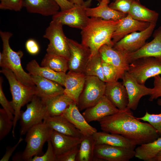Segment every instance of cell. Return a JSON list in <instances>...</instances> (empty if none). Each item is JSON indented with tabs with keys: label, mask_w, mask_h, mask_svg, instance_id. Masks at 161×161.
I'll return each instance as SVG.
<instances>
[{
	"label": "cell",
	"mask_w": 161,
	"mask_h": 161,
	"mask_svg": "<svg viewBox=\"0 0 161 161\" xmlns=\"http://www.w3.org/2000/svg\"><path fill=\"white\" fill-rule=\"evenodd\" d=\"M140 120L127 107L98 121L103 131L122 135L137 145L152 142L159 137L157 131L151 124Z\"/></svg>",
	"instance_id": "cell-1"
},
{
	"label": "cell",
	"mask_w": 161,
	"mask_h": 161,
	"mask_svg": "<svg viewBox=\"0 0 161 161\" xmlns=\"http://www.w3.org/2000/svg\"><path fill=\"white\" fill-rule=\"evenodd\" d=\"M120 20H106L90 17L86 26L81 30L80 34L81 43L90 49L91 56L97 53L104 45L113 47L114 44L112 37Z\"/></svg>",
	"instance_id": "cell-2"
},
{
	"label": "cell",
	"mask_w": 161,
	"mask_h": 161,
	"mask_svg": "<svg viewBox=\"0 0 161 161\" xmlns=\"http://www.w3.org/2000/svg\"><path fill=\"white\" fill-rule=\"evenodd\" d=\"M0 35L3 44L2 52H0V66L11 70L18 80L25 85L35 86L31 75L25 72L22 66L21 59L23 55V52L15 51L10 46L9 40L13 34L0 31Z\"/></svg>",
	"instance_id": "cell-3"
},
{
	"label": "cell",
	"mask_w": 161,
	"mask_h": 161,
	"mask_svg": "<svg viewBox=\"0 0 161 161\" xmlns=\"http://www.w3.org/2000/svg\"><path fill=\"white\" fill-rule=\"evenodd\" d=\"M0 72L7 79L12 97L11 101L15 110L13 126L12 130L13 137H15V129L17 121L19 120L21 107L30 102L35 95L36 86H29L25 85L17 78L10 69L2 67Z\"/></svg>",
	"instance_id": "cell-4"
},
{
	"label": "cell",
	"mask_w": 161,
	"mask_h": 161,
	"mask_svg": "<svg viewBox=\"0 0 161 161\" xmlns=\"http://www.w3.org/2000/svg\"><path fill=\"white\" fill-rule=\"evenodd\" d=\"M53 130L43 121L30 128L26 134L25 149L22 152L16 154V160L30 161L33 157L40 154L45 143L50 140Z\"/></svg>",
	"instance_id": "cell-5"
},
{
	"label": "cell",
	"mask_w": 161,
	"mask_h": 161,
	"mask_svg": "<svg viewBox=\"0 0 161 161\" xmlns=\"http://www.w3.org/2000/svg\"><path fill=\"white\" fill-rule=\"evenodd\" d=\"M63 25L52 20L46 28L43 37L49 41L46 49L47 53L62 56L68 60L70 55L69 49Z\"/></svg>",
	"instance_id": "cell-6"
},
{
	"label": "cell",
	"mask_w": 161,
	"mask_h": 161,
	"mask_svg": "<svg viewBox=\"0 0 161 161\" xmlns=\"http://www.w3.org/2000/svg\"><path fill=\"white\" fill-rule=\"evenodd\" d=\"M27 105L24 111H21L20 117L21 135L26 134L32 127L43 122L47 114V107L43 100L34 95Z\"/></svg>",
	"instance_id": "cell-7"
},
{
	"label": "cell",
	"mask_w": 161,
	"mask_h": 161,
	"mask_svg": "<svg viewBox=\"0 0 161 161\" xmlns=\"http://www.w3.org/2000/svg\"><path fill=\"white\" fill-rule=\"evenodd\" d=\"M106 83L95 76H86L77 106L80 111L96 104L105 95Z\"/></svg>",
	"instance_id": "cell-8"
},
{
	"label": "cell",
	"mask_w": 161,
	"mask_h": 161,
	"mask_svg": "<svg viewBox=\"0 0 161 161\" xmlns=\"http://www.w3.org/2000/svg\"><path fill=\"white\" fill-rule=\"evenodd\" d=\"M127 71L138 83L144 85L148 78L161 75V62L153 57L140 58L129 64Z\"/></svg>",
	"instance_id": "cell-9"
},
{
	"label": "cell",
	"mask_w": 161,
	"mask_h": 161,
	"mask_svg": "<svg viewBox=\"0 0 161 161\" xmlns=\"http://www.w3.org/2000/svg\"><path fill=\"white\" fill-rule=\"evenodd\" d=\"M156 26L155 23H150L144 30L130 33L115 44L113 47L124 54L136 51L145 44L146 41L153 34Z\"/></svg>",
	"instance_id": "cell-10"
},
{
	"label": "cell",
	"mask_w": 161,
	"mask_h": 161,
	"mask_svg": "<svg viewBox=\"0 0 161 161\" xmlns=\"http://www.w3.org/2000/svg\"><path fill=\"white\" fill-rule=\"evenodd\" d=\"M84 5L75 6L72 7L59 11L52 16V20L63 25L81 29L87 24L90 17L87 15Z\"/></svg>",
	"instance_id": "cell-11"
},
{
	"label": "cell",
	"mask_w": 161,
	"mask_h": 161,
	"mask_svg": "<svg viewBox=\"0 0 161 161\" xmlns=\"http://www.w3.org/2000/svg\"><path fill=\"white\" fill-rule=\"evenodd\" d=\"M134 149L105 144L95 145L93 160L129 161L135 157Z\"/></svg>",
	"instance_id": "cell-12"
},
{
	"label": "cell",
	"mask_w": 161,
	"mask_h": 161,
	"mask_svg": "<svg viewBox=\"0 0 161 161\" xmlns=\"http://www.w3.org/2000/svg\"><path fill=\"white\" fill-rule=\"evenodd\" d=\"M70 52L68 60L69 71L83 73L86 64L91 56L90 49L82 43L67 38Z\"/></svg>",
	"instance_id": "cell-13"
},
{
	"label": "cell",
	"mask_w": 161,
	"mask_h": 161,
	"mask_svg": "<svg viewBox=\"0 0 161 161\" xmlns=\"http://www.w3.org/2000/svg\"><path fill=\"white\" fill-rule=\"evenodd\" d=\"M121 79L128 95L129 103L127 107L135 110L137 107L140 99L143 96L150 95L152 88H148L145 85L138 83L127 71L125 72Z\"/></svg>",
	"instance_id": "cell-14"
},
{
	"label": "cell",
	"mask_w": 161,
	"mask_h": 161,
	"mask_svg": "<svg viewBox=\"0 0 161 161\" xmlns=\"http://www.w3.org/2000/svg\"><path fill=\"white\" fill-rule=\"evenodd\" d=\"M153 32V39L151 41L146 43L136 51L125 54L128 64L138 58L149 57H154L161 62V26Z\"/></svg>",
	"instance_id": "cell-15"
},
{
	"label": "cell",
	"mask_w": 161,
	"mask_h": 161,
	"mask_svg": "<svg viewBox=\"0 0 161 161\" xmlns=\"http://www.w3.org/2000/svg\"><path fill=\"white\" fill-rule=\"evenodd\" d=\"M98 52L102 60L112 65L117 71L119 79H121L129 68V64L126 61L125 54L106 44L102 46Z\"/></svg>",
	"instance_id": "cell-16"
},
{
	"label": "cell",
	"mask_w": 161,
	"mask_h": 161,
	"mask_svg": "<svg viewBox=\"0 0 161 161\" xmlns=\"http://www.w3.org/2000/svg\"><path fill=\"white\" fill-rule=\"evenodd\" d=\"M120 111L105 95L94 105L87 108L82 113L88 123L98 121Z\"/></svg>",
	"instance_id": "cell-17"
},
{
	"label": "cell",
	"mask_w": 161,
	"mask_h": 161,
	"mask_svg": "<svg viewBox=\"0 0 161 161\" xmlns=\"http://www.w3.org/2000/svg\"><path fill=\"white\" fill-rule=\"evenodd\" d=\"M150 24L134 19L127 14L120 20L112 35V42L114 44L130 33L144 30L149 26Z\"/></svg>",
	"instance_id": "cell-18"
},
{
	"label": "cell",
	"mask_w": 161,
	"mask_h": 161,
	"mask_svg": "<svg viewBox=\"0 0 161 161\" xmlns=\"http://www.w3.org/2000/svg\"><path fill=\"white\" fill-rule=\"evenodd\" d=\"M77 104H71L62 115L72 123L84 136H89L97 131L96 129L89 124L80 112Z\"/></svg>",
	"instance_id": "cell-19"
},
{
	"label": "cell",
	"mask_w": 161,
	"mask_h": 161,
	"mask_svg": "<svg viewBox=\"0 0 161 161\" xmlns=\"http://www.w3.org/2000/svg\"><path fill=\"white\" fill-rule=\"evenodd\" d=\"M105 95L120 110L127 107L129 103L128 95L122 82L118 80L106 82Z\"/></svg>",
	"instance_id": "cell-20"
},
{
	"label": "cell",
	"mask_w": 161,
	"mask_h": 161,
	"mask_svg": "<svg viewBox=\"0 0 161 161\" xmlns=\"http://www.w3.org/2000/svg\"><path fill=\"white\" fill-rule=\"evenodd\" d=\"M36 87L35 95L45 99L64 93V88L58 83L51 80L31 75Z\"/></svg>",
	"instance_id": "cell-21"
},
{
	"label": "cell",
	"mask_w": 161,
	"mask_h": 161,
	"mask_svg": "<svg viewBox=\"0 0 161 161\" xmlns=\"http://www.w3.org/2000/svg\"><path fill=\"white\" fill-rule=\"evenodd\" d=\"M86 77L83 73L70 71L66 74L64 93L77 104L84 86Z\"/></svg>",
	"instance_id": "cell-22"
},
{
	"label": "cell",
	"mask_w": 161,
	"mask_h": 161,
	"mask_svg": "<svg viewBox=\"0 0 161 161\" xmlns=\"http://www.w3.org/2000/svg\"><path fill=\"white\" fill-rule=\"evenodd\" d=\"M82 137L69 136L53 130L50 140L56 157L79 145Z\"/></svg>",
	"instance_id": "cell-23"
},
{
	"label": "cell",
	"mask_w": 161,
	"mask_h": 161,
	"mask_svg": "<svg viewBox=\"0 0 161 161\" xmlns=\"http://www.w3.org/2000/svg\"><path fill=\"white\" fill-rule=\"evenodd\" d=\"M43 122L53 130L60 133L77 137L82 136L80 131L62 115L55 116L47 115Z\"/></svg>",
	"instance_id": "cell-24"
},
{
	"label": "cell",
	"mask_w": 161,
	"mask_h": 161,
	"mask_svg": "<svg viewBox=\"0 0 161 161\" xmlns=\"http://www.w3.org/2000/svg\"><path fill=\"white\" fill-rule=\"evenodd\" d=\"M23 7L31 13L43 16H53L59 11L60 7L54 0H22Z\"/></svg>",
	"instance_id": "cell-25"
},
{
	"label": "cell",
	"mask_w": 161,
	"mask_h": 161,
	"mask_svg": "<svg viewBox=\"0 0 161 161\" xmlns=\"http://www.w3.org/2000/svg\"><path fill=\"white\" fill-rule=\"evenodd\" d=\"M92 135L96 145L105 144L133 149L137 145L132 140L119 134L97 131Z\"/></svg>",
	"instance_id": "cell-26"
},
{
	"label": "cell",
	"mask_w": 161,
	"mask_h": 161,
	"mask_svg": "<svg viewBox=\"0 0 161 161\" xmlns=\"http://www.w3.org/2000/svg\"><path fill=\"white\" fill-rule=\"evenodd\" d=\"M110 0H101L98 6L94 8H86V13L89 17L98 18L106 20H119L127 14L109 7Z\"/></svg>",
	"instance_id": "cell-27"
},
{
	"label": "cell",
	"mask_w": 161,
	"mask_h": 161,
	"mask_svg": "<svg viewBox=\"0 0 161 161\" xmlns=\"http://www.w3.org/2000/svg\"><path fill=\"white\" fill-rule=\"evenodd\" d=\"M26 69L31 75L40 76L64 86L66 73L57 72L47 67L41 66L34 59L27 64Z\"/></svg>",
	"instance_id": "cell-28"
},
{
	"label": "cell",
	"mask_w": 161,
	"mask_h": 161,
	"mask_svg": "<svg viewBox=\"0 0 161 161\" xmlns=\"http://www.w3.org/2000/svg\"><path fill=\"white\" fill-rule=\"evenodd\" d=\"M47 107V114L50 116L61 115L74 101L64 93L42 99Z\"/></svg>",
	"instance_id": "cell-29"
},
{
	"label": "cell",
	"mask_w": 161,
	"mask_h": 161,
	"mask_svg": "<svg viewBox=\"0 0 161 161\" xmlns=\"http://www.w3.org/2000/svg\"><path fill=\"white\" fill-rule=\"evenodd\" d=\"M133 19L150 23L156 24L159 13L142 5L140 0H135L128 14Z\"/></svg>",
	"instance_id": "cell-30"
},
{
	"label": "cell",
	"mask_w": 161,
	"mask_h": 161,
	"mask_svg": "<svg viewBox=\"0 0 161 161\" xmlns=\"http://www.w3.org/2000/svg\"><path fill=\"white\" fill-rule=\"evenodd\" d=\"M135 151V157L144 161H151L161 151V137L152 142L140 145Z\"/></svg>",
	"instance_id": "cell-31"
},
{
	"label": "cell",
	"mask_w": 161,
	"mask_h": 161,
	"mask_svg": "<svg viewBox=\"0 0 161 161\" xmlns=\"http://www.w3.org/2000/svg\"><path fill=\"white\" fill-rule=\"evenodd\" d=\"M41 65L42 66L47 67L58 72L66 73L69 70L68 60L62 56L47 53Z\"/></svg>",
	"instance_id": "cell-32"
},
{
	"label": "cell",
	"mask_w": 161,
	"mask_h": 161,
	"mask_svg": "<svg viewBox=\"0 0 161 161\" xmlns=\"http://www.w3.org/2000/svg\"><path fill=\"white\" fill-rule=\"evenodd\" d=\"M95 145L92 135L88 136L82 135L76 161H93Z\"/></svg>",
	"instance_id": "cell-33"
},
{
	"label": "cell",
	"mask_w": 161,
	"mask_h": 161,
	"mask_svg": "<svg viewBox=\"0 0 161 161\" xmlns=\"http://www.w3.org/2000/svg\"><path fill=\"white\" fill-rule=\"evenodd\" d=\"M83 74L86 76H95L105 82L103 73L102 60L99 52L91 56L85 68Z\"/></svg>",
	"instance_id": "cell-34"
},
{
	"label": "cell",
	"mask_w": 161,
	"mask_h": 161,
	"mask_svg": "<svg viewBox=\"0 0 161 161\" xmlns=\"http://www.w3.org/2000/svg\"><path fill=\"white\" fill-rule=\"evenodd\" d=\"M157 103L161 107V98L158 99ZM137 118L148 122L157 130L159 136L161 137V112L159 114H151L146 112L144 116Z\"/></svg>",
	"instance_id": "cell-35"
},
{
	"label": "cell",
	"mask_w": 161,
	"mask_h": 161,
	"mask_svg": "<svg viewBox=\"0 0 161 161\" xmlns=\"http://www.w3.org/2000/svg\"><path fill=\"white\" fill-rule=\"evenodd\" d=\"M13 121L3 109H0V140L3 139L13 127Z\"/></svg>",
	"instance_id": "cell-36"
},
{
	"label": "cell",
	"mask_w": 161,
	"mask_h": 161,
	"mask_svg": "<svg viewBox=\"0 0 161 161\" xmlns=\"http://www.w3.org/2000/svg\"><path fill=\"white\" fill-rule=\"evenodd\" d=\"M102 67L105 83L117 81L119 79L117 71L111 64L102 60Z\"/></svg>",
	"instance_id": "cell-37"
},
{
	"label": "cell",
	"mask_w": 161,
	"mask_h": 161,
	"mask_svg": "<svg viewBox=\"0 0 161 161\" xmlns=\"http://www.w3.org/2000/svg\"><path fill=\"white\" fill-rule=\"evenodd\" d=\"M3 80L2 77L0 78V103L9 118L13 120L15 110L11 101H9L4 94L2 87Z\"/></svg>",
	"instance_id": "cell-38"
},
{
	"label": "cell",
	"mask_w": 161,
	"mask_h": 161,
	"mask_svg": "<svg viewBox=\"0 0 161 161\" xmlns=\"http://www.w3.org/2000/svg\"><path fill=\"white\" fill-rule=\"evenodd\" d=\"M135 0H114L109 4L111 8L127 14Z\"/></svg>",
	"instance_id": "cell-39"
},
{
	"label": "cell",
	"mask_w": 161,
	"mask_h": 161,
	"mask_svg": "<svg viewBox=\"0 0 161 161\" xmlns=\"http://www.w3.org/2000/svg\"><path fill=\"white\" fill-rule=\"evenodd\" d=\"M47 148L46 152L42 156L36 155L30 161H56V157L50 140L47 141Z\"/></svg>",
	"instance_id": "cell-40"
},
{
	"label": "cell",
	"mask_w": 161,
	"mask_h": 161,
	"mask_svg": "<svg viewBox=\"0 0 161 161\" xmlns=\"http://www.w3.org/2000/svg\"><path fill=\"white\" fill-rule=\"evenodd\" d=\"M0 9L16 11L21 10L23 7L22 0H0Z\"/></svg>",
	"instance_id": "cell-41"
},
{
	"label": "cell",
	"mask_w": 161,
	"mask_h": 161,
	"mask_svg": "<svg viewBox=\"0 0 161 161\" xmlns=\"http://www.w3.org/2000/svg\"><path fill=\"white\" fill-rule=\"evenodd\" d=\"M80 144L63 154L57 157L56 161H76Z\"/></svg>",
	"instance_id": "cell-42"
},
{
	"label": "cell",
	"mask_w": 161,
	"mask_h": 161,
	"mask_svg": "<svg viewBox=\"0 0 161 161\" xmlns=\"http://www.w3.org/2000/svg\"><path fill=\"white\" fill-rule=\"evenodd\" d=\"M154 78V87L152 88V92L149 99L150 101L161 97V77L160 75H157Z\"/></svg>",
	"instance_id": "cell-43"
},
{
	"label": "cell",
	"mask_w": 161,
	"mask_h": 161,
	"mask_svg": "<svg viewBox=\"0 0 161 161\" xmlns=\"http://www.w3.org/2000/svg\"><path fill=\"white\" fill-rule=\"evenodd\" d=\"M25 47L27 51L32 55L37 54L40 51V47L38 43L33 39L28 40L25 43Z\"/></svg>",
	"instance_id": "cell-44"
},
{
	"label": "cell",
	"mask_w": 161,
	"mask_h": 161,
	"mask_svg": "<svg viewBox=\"0 0 161 161\" xmlns=\"http://www.w3.org/2000/svg\"><path fill=\"white\" fill-rule=\"evenodd\" d=\"M24 140L21 137H20L18 141L13 146L11 147L7 146L6 148V152L0 160V161H8L13 153L18 146L19 144Z\"/></svg>",
	"instance_id": "cell-45"
},
{
	"label": "cell",
	"mask_w": 161,
	"mask_h": 161,
	"mask_svg": "<svg viewBox=\"0 0 161 161\" xmlns=\"http://www.w3.org/2000/svg\"><path fill=\"white\" fill-rule=\"evenodd\" d=\"M59 6L61 10H64L73 7L75 5L68 0H54Z\"/></svg>",
	"instance_id": "cell-46"
},
{
	"label": "cell",
	"mask_w": 161,
	"mask_h": 161,
	"mask_svg": "<svg viewBox=\"0 0 161 161\" xmlns=\"http://www.w3.org/2000/svg\"><path fill=\"white\" fill-rule=\"evenodd\" d=\"M70 2L75 5H84V1L83 0H68Z\"/></svg>",
	"instance_id": "cell-47"
},
{
	"label": "cell",
	"mask_w": 161,
	"mask_h": 161,
	"mask_svg": "<svg viewBox=\"0 0 161 161\" xmlns=\"http://www.w3.org/2000/svg\"><path fill=\"white\" fill-rule=\"evenodd\" d=\"M151 161H161V151Z\"/></svg>",
	"instance_id": "cell-48"
},
{
	"label": "cell",
	"mask_w": 161,
	"mask_h": 161,
	"mask_svg": "<svg viewBox=\"0 0 161 161\" xmlns=\"http://www.w3.org/2000/svg\"><path fill=\"white\" fill-rule=\"evenodd\" d=\"M100 2L101 0H97ZM113 1L114 0H113ZM92 0H87V1H84V5L86 7H89L91 3Z\"/></svg>",
	"instance_id": "cell-49"
}]
</instances>
